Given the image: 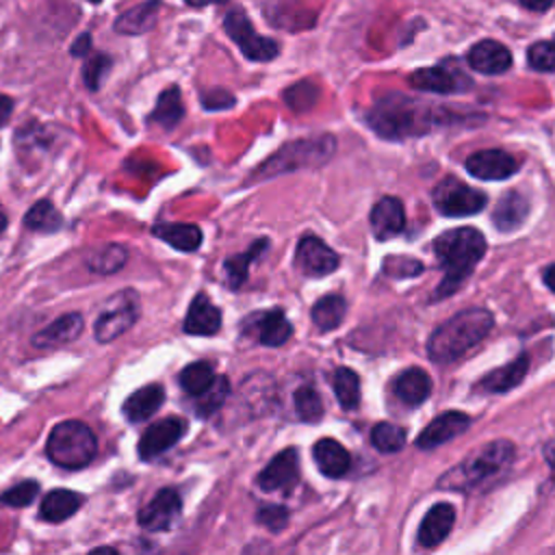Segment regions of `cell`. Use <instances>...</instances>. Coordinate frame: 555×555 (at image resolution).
Masks as SVG:
<instances>
[{
    "instance_id": "obj_4",
    "label": "cell",
    "mask_w": 555,
    "mask_h": 555,
    "mask_svg": "<svg viewBox=\"0 0 555 555\" xmlns=\"http://www.w3.org/2000/svg\"><path fill=\"white\" fill-rule=\"evenodd\" d=\"M514 460V444L509 440H492L475 449L464 462L453 466L440 477V488L449 490H475L486 481L503 473Z\"/></svg>"
},
{
    "instance_id": "obj_29",
    "label": "cell",
    "mask_w": 555,
    "mask_h": 555,
    "mask_svg": "<svg viewBox=\"0 0 555 555\" xmlns=\"http://www.w3.org/2000/svg\"><path fill=\"white\" fill-rule=\"evenodd\" d=\"M158 7H160L158 0H145V2L132 7L130 11L121 13L115 20V30L121 33V35H143V33H147L156 22Z\"/></svg>"
},
{
    "instance_id": "obj_37",
    "label": "cell",
    "mask_w": 555,
    "mask_h": 555,
    "mask_svg": "<svg viewBox=\"0 0 555 555\" xmlns=\"http://www.w3.org/2000/svg\"><path fill=\"white\" fill-rule=\"evenodd\" d=\"M215 377L217 375H215V371H212V366L208 362H193V364H189V366H184L180 371L178 379H180V386H182V390L186 395L197 397V395H202L212 384Z\"/></svg>"
},
{
    "instance_id": "obj_1",
    "label": "cell",
    "mask_w": 555,
    "mask_h": 555,
    "mask_svg": "<svg viewBox=\"0 0 555 555\" xmlns=\"http://www.w3.org/2000/svg\"><path fill=\"white\" fill-rule=\"evenodd\" d=\"M434 254L444 271L442 282L434 291V299H442L453 295L483 258L486 236L475 228L447 230L434 238Z\"/></svg>"
},
{
    "instance_id": "obj_45",
    "label": "cell",
    "mask_w": 555,
    "mask_h": 555,
    "mask_svg": "<svg viewBox=\"0 0 555 555\" xmlns=\"http://www.w3.org/2000/svg\"><path fill=\"white\" fill-rule=\"evenodd\" d=\"M423 271V264L414 258H403V256H388L384 260V273H390L395 278H410L418 275Z\"/></svg>"
},
{
    "instance_id": "obj_9",
    "label": "cell",
    "mask_w": 555,
    "mask_h": 555,
    "mask_svg": "<svg viewBox=\"0 0 555 555\" xmlns=\"http://www.w3.org/2000/svg\"><path fill=\"white\" fill-rule=\"evenodd\" d=\"M223 30L249 61H271L280 52V48L273 39L256 33L249 17L241 9H232L223 17Z\"/></svg>"
},
{
    "instance_id": "obj_50",
    "label": "cell",
    "mask_w": 555,
    "mask_h": 555,
    "mask_svg": "<svg viewBox=\"0 0 555 555\" xmlns=\"http://www.w3.org/2000/svg\"><path fill=\"white\" fill-rule=\"evenodd\" d=\"M525 9H529V11H535V13H542V11H546L555 0H518Z\"/></svg>"
},
{
    "instance_id": "obj_28",
    "label": "cell",
    "mask_w": 555,
    "mask_h": 555,
    "mask_svg": "<svg viewBox=\"0 0 555 555\" xmlns=\"http://www.w3.org/2000/svg\"><path fill=\"white\" fill-rule=\"evenodd\" d=\"M152 234L180 251H195L202 245V230L195 223H156Z\"/></svg>"
},
{
    "instance_id": "obj_38",
    "label": "cell",
    "mask_w": 555,
    "mask_h": 555,
    "mask_svg": "<svg viewBox=\"0 0 555 555\" xmlns=\"http://www.w3.org/2000/svg\"><path fill=\"white\" fill-rule=\"evenodd\" d=\"M228 392H230V384H228V377L219 375L212 379V384L202 392L197 395L195 399V412L199 416H210L215 410H219L223 405V401L228 399Z\"/></svg>"
},
{
    "instance_id": "obj_13",
    "label": "cell",
    "mask_w": 555,
    "mask_h": 555,
    "mask_svg": "<svg viewBox=\"0 0 555 555\" xmlns=\"http://www.w3.org/2000/svg\"><path fill=\"white\" fill-rule=\"evenodd\" d=\"M520 167V160L505 150H479L466 158V171L479 180H505Z\"/></svg>"
},
{
    "instance_id": "obj_47",
    "label": "cell",
    "mask_w": 555,
    "mask_h": 555,
    "mask_svg": "<svg viewBox=\"0 0 555 555\" xmlns=\"http://www.w3.org/2000/svg\"><path fill=\"white\" fill-rule=\"evenodd\" d=\"M202 104H204V108H208V111L228 108V106L234 104V98H232L228 91H223V89H215V91H208V93L202 95Z\"/></svg>"
},
{
    "instance_id": "obj_41",
    "label": "cell",
    "mask_w": 555,
    "mask_h": 555,
    "mask_svg": "<svg viewBox=\"0 0 555 555\" xmlns=\"http://www.w3.org/2000/svg\"><path fill=\"white\" fill-rule=\"evenodd\" d=\"M37 494H39V483L33 479H24L11 486L9 490H4L0 494V503L7 507H28Z\"/></svg>"
},
{
    "instance_id": "obj_5",
    "label": "cell",
    "mask_w": 555,
    "mask_h": 555,
    "mask_svg": "<svg viewBox=\"0 0 555 555\" xmlns=\"http://www.w3.org/2000/svg\"><path fill=\"white\" fill-rule=\"evenodd\" d=\"M46 453L52 464L76 470L95 457L98 440L91 427L82 421H61L48 436Z\"/></svg>"
},
{
    "instance_id": "obj_2",
    "label": "cell",
    "mask_w": 555,
    "mask_h": 555,
    "mask_svg": "<svg viewBox=\"0 0 555 555\" xmlns=\"http://www.w3.org/2000/svg\"><path fill=\"white\" fill-rule=\"evenodd\" d=\"M366 121L382 137L403 139L425 134L440 126L442 115L427 102H418L401 93H388L373 104Z\"/></svg>"
},
{
    "instance_id": "obj_42",
    "label": "cell",
    "mask_w": 555,
    "mask_h": 555,
    "mask_svg": "<svg viewBox=\"0 0 555 555\" xmlns=\"http://www.w3.org/2000/svg\"><path fill=\"white\" fill-rule=\"evenodd\" d=\"M527 63L535 72H555V37L548 41H535L527 50Z\"/></svg>"
},
{
    "instance_id": "obj_15",
    "label": "cell",
    "mask_w": 555,
    "mask_h": 555,
    "mask_svg": "<svg viewBox=\"0 0 555 555\" xmlns=\"http://www.w3.org/2000/svg\"><path fill=\"white\" fill-rule=\"evenodd\" d=\"M299 479V460L297 451L293 447L280 451L258 475V486L264 492L275 490H291Z\"/></svg>"
},
{
    "instance_id": "obj_40",
    "label": "cell",
    "mask_w": 555,
    "mask_h": 555,
    "mask_svg": "<svg viewBox=\"0 0 555 555\" xmlns=\"http://www.w3.org/2000/svg\"><path fill=\"white\" fill-rule=\"evenodd\" d=\"M295 410L301 421L317 423L323 416V401L314 388L301 386L295 392Z\"/></svg>"
},
{
    "instance_id": "obj_8",
    "label": "cell",
    "mask_w": 555,
    "mask_h": 555,
    "mask_svg": "<svg viewBox=\"0 0 555 555\" xmlns=\"http://www.w3.org/2000/svg\"><path fill=\"white\" fill-rule=\"evenodd\" d=\"M431 199L438 212L444 217H468L483 210V206L488 204L486 193L464 184L457 178H444L442 182H438Z\"/></svg>"
},
{
    "instance_id": "obj_43",
    "label": "cell",
    "mask_w": 555,
    "mask_h": 555,
    "mask_svg": "<svg viewBox=\"0 0 555 555\" xmlns=\"http://www.w3.org/2000/svg\"><path fill=\"white\" fill-rule=\"evenodd\" d=\"M108 67H111V56H106V54H93V56H89L85 61L82 80H85L89 91H98L100 89V82L106 76Z\"/></svg>"
},
{
    "instance_id": "obj_27",
    "label": "cell",
    "mask_w": 555,
    "mask_h": 555,
    "mask_svg": "<svg viewBox=\"0 0 555 555\" xmlns=\"http://www.w3.org/2000/svg\"><path fill=\"white\" fill-rule=\"evenodd\" d=\"M254 330L258 334V340L262 345H267V347H280L293 334V325L286 321V317H284V312L280 308L262 312L254 321Z\"/></svg>"
},
{
    "instance_id": "obj_52",
    "label": "cell",
    "mask_w": 555,
    "mask_h": 555,
    "mask_svg": "<svg viewBox=\"0 0 555 555\" xmlns=\"http://www.w3.org/2000/svg\"><path fill=\"white\" fill-rule=\"evenodd\" d=\"M7 225H9V217H7V212H4L2 206H0V234H4Z\"/></svg>"
},
{
    "instance_id": "obj_36",
    "label": "cell",
    "mask_w": 555,
    "mask_h": 555,
    "mask_svg": "<svg viewBox=\"0 0 555 555\" xmlns=\"http://www.w3.org/2000/svg\"><path fill=\"white\" fill-rule=\"evenodd\" d=\"M264 249H267V241L260 238V241H256L245 254L230 256V258L223 262V269H225L230 288H238V286L247 280V269H249L251 260H256Z\"/></svg>"
},
{
    "instance_id": "obj_30",
    "label": "cell",
    "mask_w": 555,
    "mask_h": 555,
    "mask_svg": "<svg viewBox=\"0 0 555 555\" xmlns=\"http://www.w3.org/2000/svg\"><path fill=\"white\" fill-rule=\"evenodd\" d=\"M527 212H529V202L518 191H509L499 199L492 221L501 232H507L518 228L525 221Z\"/></svg>"
},
{
    "instance_id": "obj_10",
    "label": "cell",
    "mask_w": 555,
    "mask_h": 555,
    "mask_svg": "<svg viewBox=\"0 0 555 555\" xmlns=\"http://www.w3.org/2000/svg\"><path fill=\"white\" fill-rule=\"evenodd\" d=\"M180 512H182V499L178 490L163 488L152 496L147 505L139 509L137 522L145 531H167L178 522Z\"/></svg>"
},
{
    "instance_id": "obj_17",
    "label": "cell",
    "mask_w": 555,
    "mask_h": 555,
    "mask_svg": "<svg viewBox=\"0 0 555 555\" xmlns=\"http://www.w3.org/2000/svg\"><path fill=\"white\" fill-rule=\"evenodd\" d=\"M82 327H85L82 314L80 312H67V314H61L59 319H54L43 330H39L30 338V343L37 349H52V347H59V345L76 340L82 334Z\"/></svg>"
},
{
    "instance_id": "obj_39",
    "label": "cell",
    "mask_w": 555,
    "mask_h": 555,
    "mask_svg": "<svg viewBox=\"0 0 555 555\" xmlns=\"http://www.w3.org/2000/svg\"><path fill=\"white\" fill-rule=\"evenodd\" d=\"M371 442L382 453H397L405 444V429L395 423H377L371 429Z\"/></svg>"
},
{
    "instance_id": "obj_7",
    "label": "cell",
    "mask_w": 555,
    "mask_h": 555,
    "mask_svg": "<svg viewBox=\"0 0 555 555\" xmlns=\"http://www.w3.org/2000/svg\"><path fill=\"white\" fill-rule=\"evenodd\" d=\"M141 301L137 291L124 288L115 293L98 314L93 323V336L98 343H113L121 334H126L139 319Z\"/></svg>"
},
{
    "instance_id": "obj_3",
    "label": "cell",
    "mask_w": 555,
    "mask_h": 555,
    "mask_svg": "<svg viewBox=\"0 0 555 555\" xmlns=\"http://www.w3.org/2000/svg\"><path fill=\"white\" fill-rule=\"evenodd\" d=\"M494 319L486 308H466L434 330L427 353L438 364H451L477 347L492 330Z\"/></svg>"
},
{
    "instance_id": "obj_26",
    "label": "cell",
    "mask_w": 555,
    "mask_h": 555,
    "mask_svg": "<svg viewBox=\"0 0 555 555\" xmlns=\"http://www.w3.org/2000/svg\"><path fill=\"white\" fill-rule=\"evenodd\" d=\"M395 395L408 405H421L431 392V379L421 369H408L395 377Z\"/></svg>"
},
{
    "instance_id": "obj_20",
    "label": "cell",
    "mask_w": 555,
    "mask_h": 555,
    "mask_svg": "<svg viewBox=\"0 0 555 555\" xmlns=\"http://www.w3.org/2000/svg\"><path fill=\"white\" fill-rule=\"evenodd\" d=\"M221 327V310L204 295L197 293L189 306L182 330L193 336H212Z\"/></svg>"
},
{
    "instance_id": "obj_18",
    "label": "cell",
    "mask_w": 555,
    "mask_h": 555,
    "mask_svg": "<svg viewBox=\"0 0 555 555\" xmlns=\"http://www.w3.org/2000/svg\"><path fill=\"white\" fill-rule=\"evenodd\" d=\"M468 65L473 69H477L479 74H503L512 67V54L509 50L494 41V39H483L479 43H475L470 50H468V56H466Z\"/></svg>"
},
{
    "instance_id": "obj_14",
    "label": "cell",
    "mask_w": 555,
    "mask_h": 555,
    "mask_svg": "<svg viewBox=\"0 0 555 555\" xmlns=\"http://www.w3.org/2000/svg\"><path fill=\"white\" fill-rule=\"evenodd\" d=\"M470 427V416L457 410H449L438 414L416 438V447L423 451H431L451 438L464 434Z\"/></svg>"
},
{
    "instance_id": "obj_12",
    "label": "cell",
    "mask_w": 555,
    "mask_h": 555,
    "mask_svg": "<svg viewBox=\"0 0 555 555\" xmlns=\"http://www.w3.org/2000/svg\"><path fill=\"white\" fill-rule=\"evenodd\" d=\"M186 429V423L178 416H169V418H163V421H156L154 425H150L141 440H139V457L141 460H154L158 455H163L167 449H171L184 434Z\"/></svg>"
},
{
    "instance_id": "obj_35",
    "label": "cell",
    "mask_w": 555,
    "mask_h": 555,
    "mask_svg": "<svg viewBox=\"0 0 555 555\" xmlns=\"http://www.w3.org/2000/svg\"><path fill=\"white\" fill-rule=\"evenodd\" d=\"M332 388H334V395H336L338 403L345 410L358 408V403H360V377L351 369H347V366L336 369L334 375H332Z\"/></svg>"
},
{
    "instance_id": "obj_33",
    "label": "cell",
    "mask_w": 555,
    "mask_h": 555,
    "mask_svg": "<svg viewBox=\"0 0 555 555\" xmlns=\"http://www.w3.org/2000/svg\"><path fill=\"white\" fill-rule=\"evenodd\" d=\"M345 312H347V304L340 295H325L321 297L314 306H312V323L317 325V330L321 332H330L334 327H338L345 319Z\"/></svg>"
},
{
    "instance_id": "obj_51",
    "label": "cell",
    "mask_w": 555,
    "mask_h": 555,
    "mask_svg": "<svg viewBox=\"0 0 555 555\" xmlns=\"http://www.w3.org/2000/svg\"><path fill=\"white\" fill-rule=\"evenodd\" d=\"M544 284L555 293V264H551V267L544 271Z\"/></svg>"
},
{
    "instance_id": "obj_16",
    "label": "cell",
    "mask_w": 555,
    "mask_h": 555,
    "mask_svg": "<svg viewBox=\"0 0 555 555\" xmlns=\"http://www.w3.org/2000/svg\"><path fill=\"white\" fill-rule=\"evenodd\" d=\"M410 85L421 91H431V93H455L462 91L470 85V80L462 72H453L444 65H434V67H423L410 74Z\"/></svg>"
},
{
    "instance_id": "obj_6",
    "label": "cell",
    "mask_w": 555,
    "mask_h": 555,
    "mask_svg": "<svg viewBox=\"0 0 555 555\" xmlns=\"http://www.w3.org/2000/svg\"><path fill=\"white\" fill-rule=\"evenodd\" d=\"M334 139L330 134L314 137V139H299L295 143L284 145L278 150L271 158H267L254 173V180L258 178H273L284 171H295V169H306V167H317L323 165L332 154H334Z\"/></svg>"
},
{
    "instance_id": "obj_31",
    "label": "cell",
    "mask_w": 555,
    "mask_h": 555,
    "mask_svg": "<svg viewBox=\"0 0 555 555\" xmlns=\"http://www.w3.org/2000/svg\"><path fill=\"white\" fill-rule=\"evenodd\" d=\"M126 258H128V251H126L124 245H119V243H104V245L93 247L87 254V267L93 273L108 275V273L119 271L126 264Z\"/></svg>"
},
{
    "instance_id": "obj_44",
    "label": "cell",
    "mask_w": 555,
    "mask_h": 555,
    "mask_svg": "<svg viewBox=\"0 0 555 555\" xmlns=\"http://www.w3.org/2000/svg\"><path fill=\"white\" fill-rule=\"evenodd\" d=\"M317 98H319V89H317L312 82H308V80L293 85V87L284 93V100L288 102V106H291L293 111H306V108L314 106Z\"/></svg>"
},
{
    "instance_id": "obj_32",
    "label": "cell",
    "mask_w": 555,
    "mask_h": 555,
    "mask_svg": "<svg viewBox=\"0 0 555 555\" xmlns=\"http://www.w3.org/2000/svg\"><path fill=\"white\" fill-rule=\"evenodd\" d=\"M184 115V106H182V95H180V89L173 85V87H167L158 100H156V106L150 115V121L163 126L165 130H171Z\"/></svg>"
},
{
    "instance_id": "obj_49",
    "label": "cell",
    "mask_w": 555,
    "mask_h": 555,
    "mask_svg": "<svg viewBox=\"0 0 555 555\" xmlns=\"http://www.w3.org/2000/svg\"><path fill=\"white\" fill-rule=\"evenodd\" d=\"M11 113H13V100H11L9 95L0 93V128H2V126H7V121H9Z\"/></svg>"
},
{
    "instance_id": "obj_11",
    "label": "cell",
    "mask_w": 555,
    "mask_h": 555,
    "mask_svg": "<svg viewBox=\"0 0 555 555\" xmlns=\"http://www.w3.org/2000/svg\"><path fill=\"white\" fill-rule=\"evenodd\" d=\"M295 262L299 267V271L304 275H310V278H321V275H327L332 273L340 258L338 254L327 247L321 238L308 234L304 236L299 243H297V251H295Z\"/></svg>"
},
{
    "instance_id": "obj_34",
    "label": "cell",
    "mask_w": 555,
    "mask_h": 555,
    "mask_svg": "<svg viewBox=\"0 0 555 555\" xmlns=\"http://www.w3.org/2000/svg\"><path fill=\"white\" fill-rule=\"evenodd\" d=\"M24 223L28 230H35V232H56L63 225V215L54 208L52 202L39 199L26 212Z\"/></svg>"
},
{
    "instance_id": "obj_24",
    "label": "cell",
    "mask_w": 555,
    "mask_h": 555,
    "mask_svg": "<svg viewBox=\"0 0 555 555\" xmlns=\"http://www.w3.org/2000/svg\"><path fill=\"white\" fill-rule=\"evenodd\" d=\"M82 501H85L82 494H78L74 490H65V488L52 490L43 496L41 507H39V516L46 522H63L80 509Z\"/></svg>"
},
{
    "instance_id": "obj_23",
    "label": "cell",
    "mask_w": 555,
    "mask_h": 555,
    "mask_svg": "<svg viewBox=\"0 0 555 555\" xmlns=\"http://www.w3.org/2000/svg\"><path fill=\"white\" fill-rule=\"evenodd\" d=\"M312 455H314V462H317L319 470L325 477H343L349 470V464H351L349 451L332 438H321L319 442H314Z\"/></svg>"
},
{
    "instance_id": "obj_53",
    "label": "cell",
    "mask_w": 555,
    "mask_h": 555,
    "mask_svg": "<svg viewBox=\"0 0 555 555\" xmlns=\"http://www.w3.org/2000/svg\"><path fill=\"white\" fill-rule=\"evenodd\" d=\"M186 4H191V7H204V4H208V2H212V0H184Z\"/></svg>"
},
{
    "instance_id": "obj_46",
    "label": "cell",
    "mask_w": 555,
    "mask_h": 555,
    "mask_svg": "<svg viewBox=\"0 0 555 555\" xmlns=\"http://www.w3.org/2000/svg\"><path fill=\"white\" fill-rule=\"evenodd\" d=\"M258 522L269 527L271 531H280L288 522V512L284 507H280V505H267V507H262L258 512Z\"/></svg>"
},
{
    "instance_id": "obj_25",
    "label": "cell",
    "mask_w": 555,
    "mask_h": 555,
    "mask_svg": "<svg viewBox=\"0 0 555 555\" xmlns=\"http://www.w3.org/2000/svg\"><path fill=\"white\" fill-rule=\"evenodd\" d=\"M529 371V356L520 353L516 360H512L509 364L490 371L481 382L479 388L486 392H505L512 390L514 386H518L522 382V377Z\"/></svg>"
},
{
    "instance_id": "obj_54",
    "label": "cell",
    "mask_w": 555,
    "mask_h": 555,
    "mask_svg": "<svg viewBox=\"0 0 555 555\" xmlns=\"http://www.w3.org/2000/svg\"><path fill=\"white\" fill-rule=\"evenodd\" d=\"M89 2H100V0H89Z\"/></svg>"
},
{
    "instance_id": "obj_21",
    "label": "cell",
    "mask_w": 555,
    "mask_h": 555,
    "mask_svg": "<svg viewBox=\"0 0 555 555\" xmlns=\"http://www.w3.org/2000/svg\"><path fill=\"white\" fill-rule=\"evenodd\" d=\"M455 509L449 503H436L423 518L418 527V542L427 548L438 546L453 529Z\"/></svg>"
},
{
    "instance_id": "obj_48",
    "label": "cell",
    "mask_w": 555,
    "mask_h": 555,
    "mask_svg": "<svg viewBox=\"0 0 555 555\" xmlns=\"http://www.w3.org/2000/svg\"><path fill=\"white\" fill-rule=\"evenodd\" d=\"M89 50H91V35H89V33H82L80 37H76V41H74V46H72L69 52H72L74 56H87Z\"/></svg>"
},
{
    "instance_id": "obj_19",
    "label": "cell",
    "mask_w": 555,
    "mask_h": 555,
    "mask_svg": "<svg viewBox=\"0 0 555 555\" xmlns=\"http://www.w3.org/2000/svg\"><path fill=\"white\" fill-rule=\"evenodd\" d=\"M405 225V212L403 204L397 197H382L373 208H371V230L377 241H386L403 232Z\"/></svg>"
},
{
    "instance_id": "obj_22",
    "label": "cell",
    "mask_w": 555,
    "mask_h": 555,
    "mask_svg": "<svg viewBox=\"0 0 555 555\" xmlns=\"http://www.w3.org/2000/svg\"><path fill=\"white\" fill-rule=\"evenodd\" d=\"M163 401H165V388L160 384H147L134 390L132 395H128L121 410L130 423H141V421H147L163 405Z\"/></svg>"
}]
</instances>
